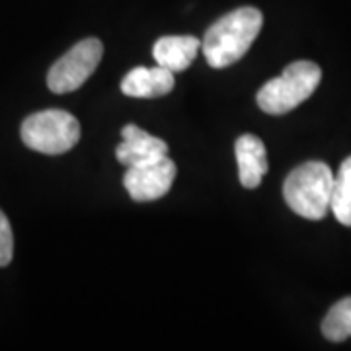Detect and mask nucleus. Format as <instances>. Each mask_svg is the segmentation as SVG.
Here are the masks:
<instances>
[{"instance_id":"obj_2","label":"nucleus","mask_w":351,"mask_h":351,"mask_svg":"<svg viewBox=\"0 0 351 351\" xmlns=\"http://www.w3.org/2000/svg\"><path fill=\"white\" fill-rule=\"evenodd\" d=\"M334 172L326 162L311 160L297 166L283 184V197L291 211L308 221L324 219L332 205Z\"/></svg>"},{"instance_id":"obj_8","label":"nucleus","mask_w":351,"mask_h":351,"mask_svg":"<svg viewBox=\"0 0 351 351\" xmlns=\"http://www.w3.org/2000/svg\"><path fill=\"white\" fill-rule=\"evenodd\" d=\"M174 88V73L156 66H137L121 78V92L131 98H158Z\"/></svg>"},{"instance_id":"obj_10","label":"nucleus","mask_w":351,"mask_h":351,"mask_svg":"<svg viewBox=\"0 0 351 351\" xmlns=\"http://www.w3.org/2000/svg\"><path fill=\"white\" fill-rule=\"evenodd\" d=\"M201 49V41L195 36H164L152 45V57L156 64L172 73L189 69Z\"/></svg>"},{"instance_id":"obj_1","label":"nucleus","mask_w":351,"mask_h":351,"mask_svg":"<svg viewBox=\"0 0 351 351\" xmlns=\"http://www.w3.org/2000/svg\"><path fill=\"white\" fill-rule=\"evenodd\" d=\"M263 25V16L258 8L244 6L219 18L205 34L201 49L213 69H226L239 63L248 53L254 39Z\"/></svg>"},{"instance_id":"obj_11","label":"nucleus","mask_w":351,"mask_h":351,"mask_svg":"<svg viewBox=\"0 0 351 351\" xmlns=\"http://www.w3.org/2000/svg\"><path fill=\"white\" fill-rule=\"evenodd\" d=\"M330 209L341 225L351 226V156L341 162L338 174H334Z\"/></svg>"},{"instance_id":"obj_12","label":"nucleus","mask_w":351,"mask_h":351,"mask_svg":"<svg viewBox=\"0 0 351 351\" xmlns=\"http://www.w3.org/2000/svg\"><path fill=\"white\" fill-rule=\"evenodd\" d=\"M322 334L330 341H343L351 338V297L338 301L322 320Z\"/></svg>"},{"instance_id":"obj_5","label":"nucleus","mask_w":351,"mask_h":351,"mask_svg":"<svg viewBox=\"0 0 351 351\" xmlns=\"http://www.w3.org/2000/svg\"><path fill=\"white\" fill-rule=\"evenodd\" d=\"M104 55L100 39L88 38L78 41L75 47L64 53L47 73V86L53 94L75 92L86 82L98 69Z\"/></svg>"},{"instance_id":"obj_7","label":"nucleus","mask_w":351,"mask_h":351,"mask_svg":"<svg viewBox=\"0 0 351 351\" xmlns=\"http://www.w3.org/2000/svg\"><path fill=\"white\" fill-rule=\"evenodd\" d=\"M123 141L117 145L115 156L127 168L138 166V164L152 162L168 154V145L162 138L154 137L151 133L138 129L137 125H125L121 129Z\"/></svg>"},{"instance_id":"obj_9","label":"nucleus","mask_w":351,"mask_h":351,"mask_svg":"<svg viewBox=\"0 0 351 351\" xmlns=\"http://www.w3.org/2000/svg\"><path fill=\"white\" fill-rule=\"evenodd\" d=\"M234 152L239 162L240 184L248 189L258 188L267 172V151L263 141L256 135H240L234 145Z\"/></svg>"},{"instance_id":"obj_13","label":"nucleus","mask_w":351,"mask_h":351,"mask_svg":"<svg viewBox=\"0 0 351 351\" xmlns=\"http://www.w3.org/2000/svg\"><path fill=\"white\" fill-rule=\"evenodd\" d=\"M14 258V234L8 217L0 211V267L10 265Z\"/></svg>"},{"instance_id":"obj_6","label":"nucleus","mask_w":351,"mask_h":351,"mask_svg":"<svg viewBox=\"0 0 351 351\" xmlns=\"http://www.w3.org/2000/svg\"><path fill=\"white\" fill-rule=\"evenodd\" d=\"M174 178L176 164L166 154L158 160L127 168L123 186L133 201H154L170 191Z\"/></svg>"},{"instance_id":"obj_3","label":"nucleus","mask_w":351,"mask_h":351,"mask_svg":"<svg viewBox=\"0 0 351 351\" xmlns=\"http://www.w3.org/2000/svg\"><path fill=\"white\" fill-rule=\"evenodd\" d=\"M322 80L320 66L313 61H295L258 92V106L269 115H283L314 94Z\"/></svg>"},{"instance_id":"obj_4","label":"nucleus","mask_w":351,"mask_h":351,"mask_svg":"<svg viewBox=\"0 0 351 351\" xmlns=\"http://www.w3.org/2000/svg\"><path fill=\"white\" fill-rule=\"evenodd\" d=\"M20 137L27 149L57 156L75 149L80 141V123L64 110H43L25 117Z\"/></svg>"}]
</instances>
